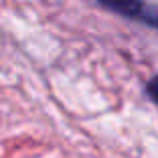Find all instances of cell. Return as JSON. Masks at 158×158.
Wrapping results in <instances>:
<instances>
[{
  "label": "cell",
  "mask_w": 158,
  "mask_h": 158,
  "mask_svg": "<svg viewBox=\"0 0 158 158\" xmlns=\"http://www.w3.org/2000/svg\"><path fill=\"white\" fill-rule=\"evenodd\" d=\"M100 4L108 10L126 16V18H138L148 22V8L142 2H136V0H100Z\"/></svg>",
  "instance_id": "obj_1"
},
{
  "label": "cell",
  "mask_w": 158,
  "mask_h": 158,
  "mask_svg": "<svg viewBox=\"0 0 158 158\" xmlns=\"http://www.w3.org/2000/svg\"><path fill=\"white\" fill-rule=\"evenodd\" d=\"M146 90H148V94H150L152 100L158 102V74H156V76H154V78H152V80L146 84Z\"/></svg>",
  "instance_id": "obj_2"
},
{
  "label": "cell",
  "mask_w": 158,
  "mask_h": 158,
  "mask_svg": "<svg viewBox=\"0 0 158 158\" xmlns=\"http://www.w3.org/2000/svg\"><path fill=\"white\" fill-rule=\"evenodd\" d=\"M152 24H154V26H158V16H154V20H152Z\"/></svg>",
  "instance_id": "obj_3"
}]
</instances>
